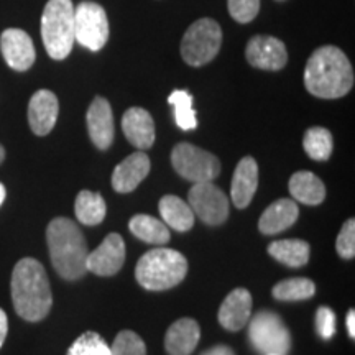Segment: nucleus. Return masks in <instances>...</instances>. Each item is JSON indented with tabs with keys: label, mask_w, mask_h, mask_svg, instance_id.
Instances as JSON below:
<instances>
[{
	"label": "nucleus",
	"mask_w": 355,
	"mask_h": 355,
	"mask_svg": "<svg viewBox=\"0 0 355 355\" xmlns=\"http://www.w3.org/2000/svg\"><path fill=\"white\" fill-rule=\"evenodd\" d=\"M268 355H275V354H268Z\"/></svg>",
	"instance_id": "41"
},
{
	"label": "nucleus",
	"mask_w": 355,
	"mask_h": 355,
	"mask_svg": "<svg viewBox=\"0 0 355 355\" xmlns=\"http://www.w3.org/2000/svg\"><path fill=\"white\" fill-rule=\"evenodd\" d=\"M128 229L137 239L153 245H165L170 241V230L165 222L155 219L152 216L137 214L128 222Z\"/></svg>",
	"instance_id": "25"
},
{
	"label": "nucleus",
	"mask_w": 355,
	"mask_h": 355,
	"mask_svg": "<svg viewBox=\"0 0 355 355\" xmlns=\"http://www.w3.org/2000/svg\"><path fill=\"white\" fill-rule=\"evenodd\" d=\"M201 355H235V354L232 349L227 347V345H216V347L204 350Z\"/></svg>",
	"instance_id": "36"
},
{
	"label": "nucleus",
	"mask_w": 355,
	"mask_h": 355,
	"mask_svg": "<svg viewBox=\"0 0 355 355\" xmlns=\"http://www.w3.org/2000/svg\"><path fill=\"white\" fill-rule=\"evenodd\" d=\"M257 188H259V165L252 157L242 158L235 168L232 186H230V198L234 206L245 209L254 199Z\"/></svg>",
	"instance_id": "17"
},
{
	"label": "nucleus",
	"mask_w": 355,
	"mask_h": 355,
	"mask_svg": "<svg viewBox=\"0 0 355 355\" xmlns=\"http://www.w3.org/2000/svg\"><path fill=\"white\" fill-rule=\"evenodd\" d=\"M298 216L300 207L295 199H278L263 211L259 220V229L265 235L279 234L291 227L298 220Z\"/></svg>",
	"instance_id": "20"
},
{
	"label": "nucleus",
	"mask_w": 355,
	"mask_h": 355,
	"mask_svg": "<svg viewBox=\"0 0 355 355\" xmlns=\"http://www.w3.org/2000/svg\"><path fill=\"white\" fill-rule=\"evenodd\" d=\"M248 337L260 354L286 355L291 350V334L283 319L272 311L257 313L248 326Z\"/></svg>",
	"instance_id": "7"
},
{
	"label": "nucleus",
	"mask_w": 355,
	"mask_h": 355,
	"mask_svg": "<svg viewBox=\"0 0 355 355\" xmlns=\"http://www.w3.org/2000/svg\"><path fill=\"white\" fill-rule=\"evenodd\" d=\"M7 332H8V319L6 311L0 309V347H2L3 343L7 339Z\"/></svg>",
	"instance_id": "35"
},
{
	"label": "nucleus",
	"mask_w": 355,
	"mask_h": 355,
	"mask_svg": "<svg viewBox=\"0 0 355 355\" xmlns=\"http://www.w3.org/2000/svg\"><path fill=\"white\" fill-rule=\"evenodd\" d=\"M171 165L178 175L193 183L214 181L220 173V162L216 155L186 141L173 148Z\"/></svg>",
	"instance_id": "8"
},
{
	"label": "nucleus",
	"mask_w": 355,
	"mask_h": 355,
	"mask_svg": "<svg viewBox=\"0 0 355 355\" xmlns=\"http://www.w3.org/2000/svg\"><path fill=\"white\" fill-rule=\"evenodd\" d=\"M6 186L0 183V206H2L3 201H6Z\"/></svg>",
	"instance_id": "38"
},
{
	"label": "nucleus",
	"mask_w": 355,
	"mask_h": 355,
	"mask_svg": "<svg viewBox=\"0 0 355 355\" xmlns=\"http://www.w3.org/2000/svg\"><path fill=\"white\" fill-rule=\"evenodd\" d=\"M230 17L239 24H248L259 15L260 0H227Z\"/></svg>",
	"instance_id": "32"
},
{
	"label": "nucleus",
	"mask_w": 355,
	"mask_h": 355,
	"mask_svg": "<svg viewBox=\"0 0 355 355\" xmlns=\"http://www.w3.org/2000/svg\"><path fill=\"white\" fill-rule=\"evenodd\" d=\"M201 337V327L191 318L178 319L165 336V349L170 355H191Z\"/></svg>",
	"instance_id": "21"
},
{
	"label": "nucleus",
	"mask_w": 355,
	"mask_h": 355,
	"mask_svg": "<svg viewBox=\"0 0 355 355\" xmlns=\"http://www.w3.org/2000/svg\"><path fill=\"white\" fill-rule=\"evenodd\" d=\"M123 261H125L123 239L119 234H109L94 252H89L86 270L99 277H112L121 272Z\"/></svg>",
	"instance_id": "11"
},
{
	"label": "nucleus",
	"mask_w": 355,
	"mask_h": 355,
	"mask_svg": "<svg viewBox=\"0 0 355 355\" xmlns=\"http://www.w3.org/2000/svg\"><path fill=\"white\" fill-rule=\"evenodd\" d=\"M58 114H60V102L48 89L35 92L28 102V123L35 135H48L56 125Z\"/></svg>",
	"instance_id": "14"
},
{
	"label": "nucleus",
	"mask_w": 355,
	"mask_h": 355,
	"mask_svg": "<svg viewBox=\"0 0 355 355\" xmlns=\"http://www.w3.org/2000/svg\"><path fill=\"white\" fill-rule=\"evenodd\" d=\"M3 158H6V148H3V146L0 145V163L3 162Z\"/></svg>",
	"instance_id": "39"
},
{
	"label": "nucleus",
	"mask_w": 355,
	"mask_h": 355,
	"mask_svg": "<svg viewBox=\"0 0 355 355\" xmlns=\"http://www.w3.org/2000/svg\"><path fill=\"white\" fill-rule=\"evenodd\" d=\"M86 122L92 144L99 150H107L114 141V114L109 101L97 96L89 105Z\"/></svg>",
	"instance_id": "15"
},
{
	"label": "nucleus",
	"mask_w": 355,
	"mask_h": 355,
	"mask_svg": "<svg viewBox=\"0 0 355 355\" xmlns=\"http://www.w3.org/2000/svg\"><path fill=\"white\" fill-rule=\"evenodd\" d=\"M42 38L53 60H64L73 51L74 6L71 0H48L42 15Z\"/></svg>",
	"instance_id": "5"
},
{
	"label": "nucleus",
	"mask_w": 355,
	"mask_h": 355,
	"mask_svg": "<svg viewBox=\"0 0 355 355\" xmlns=\"http://www.w3.org/2000/svg\"><path fill=\"white\" fill-rule=\"evenodd\" d=\"M74 211H76V217L81 224L97 225L104 220L107 206H105L104 198L99 193H92V191L84 189L78 194Z\"/></svg>",
	"instance_id": "26"
},
{
	"label": "nucleus",
	"mask_w": 355,
	"mask_h": 355,
	"mask_svg": "<svg viewBox=\"0 0 355 355\" xmlns=\"http://www.w3.org/2000/svg\"><path fill=\"white\" fill-rule=\"evenodd\" d=\"M222 44L220 25L212 19L194 21L181 40V56L189 66L199 68L211 63Z\"/></svg>",
	"instance_id": "6"
},
{
	"label": "nucleus",
	"mask_w": 355,
	"mask_h": 355,
	"mask_svg": "<svg viewBox=\"0 0 355 355\" xmlns=\"http://www.w3.org/2000/svg\"><path fill=\"white\" fill-rule=\"evenodd\" d=\"M278 2H283V0H278Z\"/></svg>",
	"instance_id": "40"
},
{
	"label": "nucleus",
	"mask_w": 355,
	"mask_h": 355,
	"mask_svg": "<svg viewBox=\"0 0 355 355\" xmlns=\"http://www.w3.org/2000/svg\"><path fill=\"white\" fill-rule=\"evenodd\" d=\"M46 243L51 263L64 279L81 278L89 255L86 239L81 229L68 217H56L46 229Z\"/></svg>",
	"instance_id": "3"
},
{
	"label": "nucleus",
	"mask_w": 355,
	"mask_h": 355,
	"mask_svg": "<svg viewBox=\"0 0 355 355\" xmlns=\"http://www.w3.org/2000/svg\"><path fill=\"white\" fill-rule=\"evenodd\" d=\"M12 301L21 319L38 322L48 316L53 306V295L44 266L38 260L21 259L12 272Z\"/></svg>",
	"instance_id": "1"
},
{
	"label": "nucleus",
	"mask_w": 355,
	"mask_h": 355,
	"mask_svg": "<svg viewBox=\"0 0 355 355\" xmlns=\"http://www.w3.org/2000/svg\"><path fill=\"white\" fill-rule=\"evenodd\" d=\"M245 56L254 68L265 71H279L288 63L285 43L266 35H257L247 43Z\"/></svg>",
	"instance_id": "12"
},
{
	"label": "nucleus",
	"mask_w": 355,
	"mask_h": 355,
	"mask_svg": "<svg viewBox=\"0 0 355 355\" xmlns=\"http://www.w3.org/2000/svg\"><path fill=\"white\" fill-rule=\"evenodd\" d=\"M268 254L279 263L291 266V268H300L309 261L311 247L301 239H285V241L270 243Z\"/></svg>",
	"instance_id": "24"
},
{
	"label": "nucleus",
	"mask_w": 355,
	"mask_h": 355,
	"mask_svg": "<svg viewBox=\"0 0 355 355\" xmlns=\"http://www.w3.org/2000/svg\"><path fill=\"white\" fill-rule=\"evenodd\" d=\"M252 295L245 288L230 291L217 314L220 326L232 332L241 331L252 316Z\"/></svg>",
	"instance_id": "16"
},
{
	"label": "nucleus",
	"mask_w": 355,
	"mask_h": 355,
	"mask_svg": "<svg viewBox=\"0 0 355 355\" xmlns=\"http://www.w3.org/2000/svg\"><path fill=\"white\" fill-rule=\"evenodd\" d=\"M345 324H347L350 339H355V311L354 309H350L347 313V321H345Z\"/></svg>",
	"instance_id": "37"
},
{
	"label": "nucleus",
	"mask_w": 355,
	"mask_h": 355,
	"mask_svg": "<svg viewBox=\"0 0 355 355\" xmlns=\"http://www.w3.org/2000/svg\"><path fill=\"white\" fill-rule=\"evenodd\" d=\"M74 40L91 51H99L109 40V20L104 7L81 2L74 7Z\"/></svg>",
	"instance_id": "9"
},
{
	"label": "nucleus",
	"mask_w": 355,
	"mask_h": 355,
	"mask_svg": "<svg viewBox=\"0 0 355 355\" xmlns=\"http://www.w3.org/2000/svg\"><path fill=\"white\" fill-rule=\"evenodd\" d=\"M316 329L318 334L321 339L329 340L332 339V336L336 334L337 329V321H336V314L334 311L327 306H321L316 313Z\"/></svg>",
	"instance_id": "34"
},
{
	"label": "nucleus",
	"mask_w": 355,
	"mask_h": 355,
	"mask_svg": "<svg viewBox=\"0 0 355 355\" xmlns=\"http://www.w3.org/2000/svg\"><path fill=\"white\" fill-rule=\"evenodd\" d=\"M150 173V158L144 152H135L115 166L112 188L117 193H132Z\"/></svg>",
	"instance_id": "18"
},
{
	"label": "nucleus",
	"mask_w": 355,
	"mask_h": 355,
	"mask_svg": "<svg viewBox=\"0 0 355 355\" xmlns=\"http://www.w3.org/2000/svg\"><path fill=\"white\" fill-rule=\"evenodd\" d=\"M68 355H110V347L97 332H84L74 340Z\"/></svg>",
	"instance_id": "30"
},
{
	"label": "nucleus",
	"mask_w": 355,
	"mask_h": 355,
	"mask_svg": "<svg viewBox=\"0 0 355 355\" xmlns=\"http://www.w3.org/2000/svg\"><path fill=\"white\" fill-rule=\"evenodd\" d=\"M316 286L309 278H288L273 286V298L278 301H303L314 296Z\"/></svg>",
	"instance_id": "28"
},
{
	"label": "nucleus",
	"mask_w": 355,
	"mask_h": 355,
	"mask_svg": "<svg viewBox=\"0 0 355 355\" xmlns=\"http://www.w3.org/2000/svg\"><path fill=\"white\" fill-rule=\"evenodd\" d=\"M0 51L6 63L15 71L30 69L37 58L33 40L20 28H7L0 35Z\"/></svg>",
	"instance_id": "13"
},
{
	"label": "nucleus",
	"mask_w": 355,
	"mask_h": 355,
	"mask_svg": "<svg viewBox=\"0 0 355 355\" xmlns=\"http://www.w3.org/2000/svg\"><path fill=\"white\" fill-rule=\"evenodd\" d=\"M122 128L127 140L140 150L152 148L155 144V122L148 110L130 107L122 117Z\"/></svg>",
	"instance_id": "19"
},
{
	"label": "nucleus",
	"mask_w": 355,
	"mask_h": 355,
	"mask_svg": "<svg viewBox=\"0 0 355 355\" xmlns=\"http://www.w3.org/2000/svg\"><path fill=\"white\" fill-rule=\"evenodd\" d=\"M159 214L165 220L168 227L178 230V232H188L194 225V212L189 207L188 202L178 196H163L159 199Z\"/></svg>",
	"instance_id": "23"
},
{
	"label": "nucleus",
	"mask_w": 355,
	"mask_h": 355,
	"mask_svg": "<svg viewBox=\"0 0 355 355\" xmlns=\"http://www.w3.org/2000/svg\"><path fill=\"white\" fill-rule=\"evenodd\" d=\"M110 355H146V345L133 331H122L115 337Z\"/></svg>",
	"instance_id": "31"
},
{
	"label": "nucleus",
	"mask_w": 355,
	"mask_h": 355,
	"mask_svg": "<svg viewBox=\"0 0 355 355\" xmlns=\"http://www.w3.org/2000/svg\"><path fill=\"white\" fill-rule=\"evenodd\" d=\"M189 207L194 216L209 225H220L229 217V199L212 181L194 183L188 193Z\"/></svg>",
	"instance_id": "10"
},
{
	"label": "nucleus",
	"mask_w": 355,
	"mask_h": 355,
	"mask_svg": "<svg viewBox=\"0 0 355 355\" xmlns=\"http://www.w3.org/2000/svg\"><path fill=\"white\" fill-rule=\"evenodd\" d=\"M337 254L345 260H352L355 257V220L349 219L340 229L336 242Z\"/></svg>",
	"instance_id": "33"
},
{
	"label": "nucleus",
	"mask_w": 355,
	"mask_h": 355,
	"mask_svg": "<svg viewBox=\"0 0 355 355\" xmlns=\"http://www.w3.org/2000/svg\"><path fill=\"white\" fill-rule=\"evenodd\" d=\"M303 146L309 158L316 159V162H326V159H329L332 148H334V140H332L331 132L327 128L313 127L306 130Z\"/></svg>",
	"instance_id": "27"
},
{
	"label": "nucleus",
	"mask_w": 355,
	"mask_h": 355,
	"mask_svg": "<svg viewBox=\"0 0 355 355\" xmlns=\"http://www.w3.org/2000/svg\"><path fill=\"white\" fill-rule=\"evenodd\" d=\"M168 102L175 107V119L181 130H194L198 127L196 110L193 109V96L188 91H173Z\"/></svg>",
	"instance_id": "29"
},
{
	"label": "nucleus",
	"mask_w": 355,
	"mask_h": 355,
	"mask_svg": "<svg viewBox=\"0 0 355 355\" xmlns=\"http://www.w3.org/2000/svg\"><path fill=\"white\" fill-rule=\"evenodd\" d=\"M304 86L321 99H339L354 86V69L345 53L337 46L318 48L304 69Z\"/></svg>",
	"instance_id": "2"
},
{
	"label": "nucleus",
	"mask_w": 355,
	"mask_h": 355,
	"mask_svg": "<svg viewBox=\"0 0 355 355\" xmlns=\"http://www.w3.org/2000/svg\"><path fill=\"white\" fill-rule=\"evenodd\" d=\"M290 193L295 201L318 206L326 198V188L322 181L311 171H298L290 180Z\"/></svg>",
	"instance_id": "22"
},
{
	"label": "nucleus",
	"mask_w": 355,
	"mask_h": 355,
	"mask_svg": "<svg viewBox=\"0 0 355 355\" xmlns=\"http://www.w3.org/2000/svg\"><path fill=\"white\" fill-rule=\"evenodd\" d=\"M188 273V260L171 248H153L139 260L135 278L145 290L163 291L180 285Z\"/></svg>",
	"instance_id": "4"
}]
</instances>
